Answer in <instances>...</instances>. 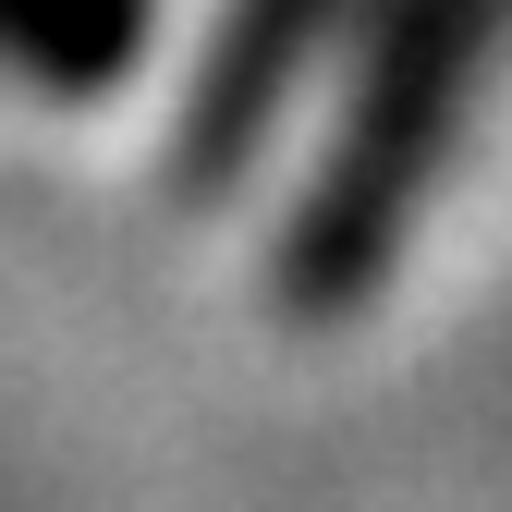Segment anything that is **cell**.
Wrapping results in <instances>:
<instances>
[{"label": "cell", "instance_id": "7a4b0ae2", "mask_svg": "<svg viewBox=\"0 0 512 512\" xmlns=\"http://www.w3.org/2000/svg\"><path fill=\"white\" fill-rule=\"evenodd\" d=\"M342 0H244L232 37L208 49V74H196V110H183V171H232L244 135L269 122V98L293 86V61L317 49V25H330Z\"/></svg>", "mask_w": 512, "mask_h": 512}, {"label": "cell", "instance_id": "6da1fadb", "mask_svg": "<svg viewBox=\"0 0 512 512\" xmlns=\"http://www.w3.org/2000/svg\"><path fill=\"white\" fill-rule=\"evenodd\" d=\"M500 37H512V0H403V25L378 49V74H366L354 135H342L330 183H317V208L293 220V256H281L293 317H342L391 269L427 171H439V147H452V122H464V86H476V61Z\"/></svg>", "mask_w": 512, "mask_h": 512}, {"label": "cell", "instance_id": "3957f363", "mask_svg": "<svg viewBox=\"0 0 512 512\" xmlns=\"http://www.w3.org/2000/svg\"><path fill=\"white\" fill-rule=\"evenodd\" d=\"M147 37V0H0V61H25L37 86H98Z\"/></svg>", "mask_w": 512, "mask_h": 512}]
</instances>
